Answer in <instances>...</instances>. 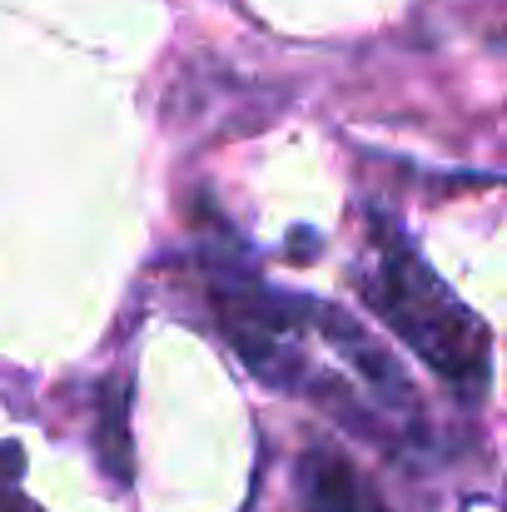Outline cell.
I'll list each match as a JSON object with an SVG mask.
<instances>
[{
  "label": "cell",
  "mask_w": 507,
  "mask_h": 512,
  "mask_svg": "<svg viewBox=\"0 0 507 512\" xmlns=\"http://www.w3.org/2000/svg\"><path fill=\"white\" fill-rule=\"evenodd\" d=\"M373 314L408 343L443 383L478 398L493 378V339L483 319L448 294V284L393 234L378 229V264L363 284Z\"/></svg>",
  "instance_id": "cell-1"
},
{
  "label": "cell",
  "mask_w": 507,
  "mask_h": 512,
  "mask_svg": "<svg viewBox=\"0 0 507 512\" xmlns=\"http://www.w3.org/2000/svg\"><path fill=\"white\" fill-rule=\"evenodd\" d=\"M299 503L304 512H388L368 478L334 448H309L299 458Z\"/></svg>",
  "instance_id": "cell-2"
},
{
  "label": "cell",
  "mask_w": 507,
  "mask_h": 512,
  "mask_svg": "<svg viewBox=\"0 0 507 512\" xmlns=\"http://www.w3.org/2000/svg\"><path fill=\"white\" fill-rule=\"evenodd\" d=\"M100 458L105 468L125 483L130 478V433H125V388L105 393L100 403Z\"/></svg>",
  "instance_id": "cell-3"
}]
</instances>
